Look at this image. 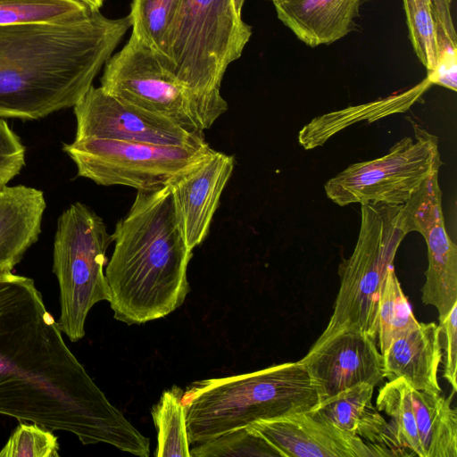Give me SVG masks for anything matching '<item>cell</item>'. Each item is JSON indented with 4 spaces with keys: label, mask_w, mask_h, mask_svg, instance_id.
I'll return each instance as SVG.
<instances>
[{
    "label": "cell",
    "mask_w": 457,
    "mask_h": 457,
    "mask_svg": "<svg viewBox=\"0 0 457 457\" xmlns=\"http://www.w3.org/2000/svg\"><path fill=\"white\" fill-rule=\"evenodd\" d=\"M0 414L148 457L149 438L66 345L33 279L0 270Z\"/></svg>",
    "instance_id": "obj_1"
},
{
    "label": "cell",
    "mask_w": 457,
    "mask_h": 457,
    "mask_svg": "<svg viewBox=\"0 0 457 457\" xmlns=\"http://www.w3.org/2000/svg\"><path fill=\"white\" fill-rule=\"evenodd\" d=\"M132 26L93 10L63 22L0 26V118L38 120L74 107Z\"/></svg>",
    "instance_id": "obj_2"
},
{
    "label": "cell",
    "mask_w": 457,
    "mask_h": 457,
    "mask_svg": "<svg viewBox=\"0 0 457 457\" xmlns=\"http://www.w3.org/2000/svg\"><path fill=\"white\" fill-rule=\"evenodd\" d=\"M112 239L105 278L114 319L143 324L167 316L184 303L192 250L167 186L137 190L129 212L117 222Z\"/></svg>",
    "instance_id": "obj_3"
},
{
    "label": "cell",
    "mask_w": 457,
    "mask_h": 457,
    "mask_svg": "<svg viewBox=\"0 0 457 457\" xmlns=\"http://www.w3.org/2000/svg\"><path fill=\"white\" fill-rule=\"evenodd\" d=\"M190 444L312 410L319 402L299 361L195 382L181 397Z\"/></svg>",
    "instance_id": "obj_4"
},
{
    "label": "cell",
    "mask_w": 457,
    "mask_h": 457,
    "mask_svg": "<svg viewBox=\"0 0 457 457\" xmlns=\"http://www.w3.org/2000/svg\"><path fill=\"white\" fill-rule=\"evenodd\" d=\"M252 33L233 0H181L157 59L195 93L223 101V76Z\"/></svg>",
    "instance_id": "obj_5"
},
{
    "label": "cell",
    "mask_w": 457,
    "mask_h": 457,
    "mask_svg": "<svg viewBox=\"0 0 457 457\" xmlns=\"http://www.w3.org/2000/svg\"><path fill=\"white\" fill-rule=\"evenodd\" d=\"M407 234L403 204H361L357 242L352 254L338 266L340 286L321 336L353 328L376 340L381 289Z\"/></svg>",
    "instance_id": "obj_6"
},
{
    "label": "cell",
    "mask_w": 457,
    "mask_h": 457,
    "mask_svg": "<svg viewBox=\"0 0 457 457\" xmlns=\"http://www.w3.org/2000/svg\"><path fill=\"white\" fill-rule=\"evenodd\" d=\"M112 242L103 219L84 204H71L58 218L53 264L60 287L57 323L72 342L85 336L90 309L110 299L104 266Z\"/></svg>",
    "instance_id": "obj_7"
},
{
    "label": "cell",
    "mask_w": 457,
    "mask_h": 457,
    "mask_svg": "<svg viewBox=\"0 0 457 457\" xmlns=\"http://www.w3.org/2000/svg\"><path fill=\"white\" fill-rule=\"evenodd\" d=\"M100 81L106 93L193 133L204 134L228 110L226 100L200 96L180 82L134 33L107 60Z\"/></svg>",
    "instance_id": "obj_8"
},
{
    "label": "cell",
    "mask_w": 457,
    "mask_h": 457,
    "mask_svg": "<svg viewBox=\"0 0 457 457\" xmlns=\"http://www.w3.org/2000/svg\"><path fill=\"white\" fill-rule=\"evenodd\" d=\"M411 123L413 137L399 140L385 155L353 163L329 179L324 185L327 196L339 206L408 201L443 165L437 137Z\"/></svg>",
    "instance_id": "obj_9"
},
{
    "label": "cell",
    "mask_w": 457,
    "mask_h": 457,
    "mask_svg": "<svg viewBox=\"0 0 457 457\" xmlns=\"http://www.w3.org/2000/svg\"><path fill=\"white\" fill-rule=\"evenodd\" d=\"M63 151L79 177L102 186H126L149 190L166 186L176 174L204 157L212 147L148 143L74 139Z\"/></svg>",
    "instance_id": "obj_10"
},
{
    "label": "cell",
    "mask_w": 457,
    "mask_h": 457,
    "mask_svg": "<svg viewBox=\"0 0 457 457\" xmlns=\"http://www.w3.org/2000/svg\"><path fill=\"white\" fill-rule=\"evenodd\" d=\"M75 139H106L163 145L199 146L204 134L190 132L167 118L151 112L92 86L73 107Z\"/></svg>",
    "instance_id": "obj_11"
},
{
    "label": "cell",
    "mask_w": 457,
    "mask_h": 457,
    "mask_svg": "<svg viewBox=\"0 0 457 457\" xmlns=\"http://www.w3.org/2000/svg\"><path fill=\"white\" fill-rule=\"evenodd\" d=\"M406 226L424 237L428 251L424 304L436 307L439 322L457 303V245L448 236L438 172L432 174L403 204Z\"/></svg>",
    "instance_id": "obj_12"
},
{
    "label": "cell",
    "mask_w": 457,
    "mask_h": 457,
    "mask_svg": "<svg viewBox=\"0 0 457 457\" xmlns=\"http://www.w3.org/2000/svg\"><path fill=\"white\" fill-rule=\"evenodd\" d=\"M298 361L307 371L319 402L361 384L375 386L385 378L383 357L375 339L353 328L320 335Z\"/></svg>",
    "instance_id": "obj_13"
},
{
    "label": "cell",
    "mask_w": 457,
    "mask_h": 457,
    "mask_svg": "<svg viewBox=\"0 0 457 457\" xmlns=\"http://www.w3.org/2000/svg\"><path fill=\"white\" fill-rule=\"evenodd\" d=\"M234 166V155L212 148L204 157L173 176L166 184L190 250L206 238Z\"/></svg>",
    "instance_id": "obj_14"
},
{
    "label": "cell",
    "mask_w": 457,
    "mask_h": 457,
    "mask_svg": "<svg viewBox=\"0 0 457 457\" xmlns=\"http://www.w3.org/2000/svg\"><path fill=\"white\" fill-rule=\"evenodd\" d=\"M281 457L390 456L379 446L352 436L311 411L250 425Z\"/></svg>",
    "instance_id": "obj_15"
},
{
    "label": "cell",
    "mask_w": 457,
    "mask_h": 457,
    "mask_svg": "<svg viewBox=\"0 0 457 457\" xmlns=\"http://www.w3.org/2000/svg\"><path fill=\"white\" fill-rule=\"evenodd\" d=\"M278 19L310 47L331 45L355 27L362 0H274Z\"/></svg>",
    "instance_id": "obj_16"
},
{
    "label": "cell",
    "mask_w": 457,
    "mask_h": 457,
    "mask_svg": "<svg viewBox=\"0 0 457 457\" xmlns=\"http://www.w3.org/2000/svg\"><path fill=\"white\" fill-rule=\"evenodd\" d=\"M441 328L434 322L419 325L395 338L382 354L388 381L404 379L415 390L441 393L437 372L442 361Z\"/></svg>",
    "instance_id": "obj_17"
},
{
    "label": "cell",
    "mask_w": 457,
    "mask_h": 457,
    "mask_svg": "<svg viewBox=\"0 0 457 457\" xmlns=\"http://www.w3.org/2000/svg\"><path fill=\"white\" fill-rule=\"evenodd\" d=\"M374 386L361 384L319 402L315 415L345 432L386 450L390 456L406 455L389 425L372 405Z\"/></svg>",
    "instance_id": "obj_18"
},
{
    "label": "cell",
    "mask_w": 457,
    "mask_h": 457,
    "mask_svg": "<svg viewBox=\"0 0 457 457\" xmlns=\"http://www.w3.org/2000/svg\"><path fill=\"white\" fill-rule=\"evenodd\" d=\"M44 193L24 185L0 190V270H12L41 233Z\"/></svg>",
    "instance_id": "obj_19"
},
{
    "label": "cell",
    "mask_w": 457,
    "mask_h": 457,
    "mask_svg": "<svg viewBox=\"0 0 457 457\" xmlns=\"http://www.w3.org/2000/svg\"><path fill=\"white\" fill-rule=\"evenodd\" d=\"M423 457H457V411L452 396L411 388Z\"/></svg>",
    "instance_id": "obj_20"
},
{
    "label": "cell",
    "mask_w": 457,
    "mask_h": 457,
    "mask_svg": "<svg viewBox=\"0 0 457 457\" xmlns=\"http://www.w3.org/2000/svg\"><path fill=\"white\" fill-rule=\"evenodd\" d=\"M376 408L391 419L389 425L399 446L423 457L408 383L403 378L387 381L378 391Z\"/></svg>",
    "instance_id": "obj_21"
},
{
    "label": "cell",
    "mask_w": 457,
    "mask_h": 457,
    "mask_svg": "<svg viewBox=\"0 0 457 457\" xmlns=\"http://www.w3.org/2000/svg\"><path fill=\"white\" fill-rule=\"evenodd\" d=\"M182 392L173 386L162 393L152 408V417L157 430V457H190L189 440L186 427Z\"/></svg>",
    "instance_id": "obj_22"
},
{
    "label": "cell",
    "mask_w": 457,
    "mask_h": 457,
    "mask_svg": "<svg viewBox=\"0 0 457 457\" xmlns=\"http://www.w3.org/2000/svg\"><path fill=\"white\" fill-rule=\"evenodd\" d=\"M377 337L383 354L390 344L419 325L395 272H387L383 284L377 316Z\"/></svg>",
    "instance_id": "obj_23"
},
{
    "label": "cell",
    "mask_w": 457,
    "mask_h": 457,
    "mask_svg": "<svg viewBox=\"0 0 457 457\" xmlns=\"http://www.w3.org/2000/svg\"><path fill=\"white\" fill-rule=\"evenodd\" d=\"M93 10L78 0H0V26L70 21Z\"/></svg>",
    "instance_id": "obj_24"
},
{
    "label": "cell",
    "mask_w": 457,
    "mask_h": 457,
    "mask_svg": "<svg viewBox=\"0 0 457 457\" xmlns=\"http://www.w3.org/2000/svg\"><path fill=\"white\" fill-rule=\"evenodd\" d=\"M181 0H133L129 13L132 33L148 46L157 58L162 54L169 29Z\"/></svg>",
    "instance_id": "obj_25"
},
{
    "label": "cell",
    "mask_w": 457,
    "mask_h": 457,
    "mask_svg": "<svg viewBox=\"0 0 457 457\" xmlns=\"http://www.w3.org/2000/svg\"><path fill=\"white\" fill-rule=\"evenodd\" d=\"M436 21L438 62L434 72L426 78L431 82L457 90V34L452 12L453 0H430Z\"/></svg>",
    "instance_id": "obj_26"
},
{
    "label": "cell",
    "mask_w": 457,
    "mask_h": 457,
    "mask_svg": "<svg viewBox=\"0 0 457 457\" xmlns=\"http://www.w3.org/2000/svg\"><path fill=\"white\" fill-rule=\"evenodd\" d=\"M189 453L190 457H281L276 448L251 426L200 443Z\"/></svg>",
    "instance_id": "obj_27"
},
{
    "label": "cell",
    "mask_w": 457,
    "mask_h": 457,
    "mask_svg": "<svg viewBox=\"0 0 457 457\" xmlns=\"http://www.w3.org/2000/svg\"><path fill=\"white\" fill-rule=\"evenodd\" d=\"M412 48L427 76L431 75L438 62L436 27L430 0H403Z\"/></svg>",
    "instance_id": "obj_28"
},
{
    "label": "cell",
    "mask_w": 457,
    "mask_h": 457,
    "mask_svg": "<svg viewBox=\"0 0 457 457\" xmlns=\"http://www.w3.org/2000/svg\"><path fill=\"white\" fill-rule=\"evenodd\" d=\"M59 444L52 430L21 423L0 451V457H58Z\"/></svg>",
    "instance_id": "obj_29"
},
{
    "label": "cell",
    "mask_w": 457,
    "mask_h": 457,
    "mask_svg": "<svg viewBox=\"0 0 457 457\" xmlns=\"http://www.w3.org/2000/svg\"><path fill=\"white\" fill-rule=\"evenodd\" d=\"M25 153L20 137L0 118V186L20 174L25 166Z\"/></svg>",
    "instance_id": "obj_30"
},
{
    "label": "cell",
    "mask_w": 457,
    "mask_h": 457,
    "mask_svg": "<svg viewBox=\"0 0 457 457\" xmlns=\"http://www.w3.org/2000/svg\"><path fill=\"white\" fill-rule=\"evenodd\" d=\"M441 334H444L445 361L444 378L457 391V303L448 315L439 322Z\"/></svg>",
    "instance_id": "obj_31"
},
{
    "label": "cell",
    "mask_w": 457,
    "mask_h": 457,
    "mask_svg": "<svg viewBox=\"0 0 457 457\" xmlns=\"http://www.w3.org/2000/svg\"><path fill=\"white\" fill-rule=\"evenodd\" d=\"M78 1H80V2L84 3L85 4H87V6H89L90 8L96 9V10H100V8L102 7V5L104 4V0H78Z\"/></svg>",
    "instance_id": "obj_32"
},
{
    "label": "cell",
    "mask_w": 457,
    "mask_h": 457,
    "mask_svg": "<svg viewBox=\"0 0 457 457\" xmlns=\"http://www.w3.org/2000/svg\"><path fill=\"white\" fill-rule=\"evenodd\" d=\"M234 1V5H235V9L236 11L241 14L242 13V8L244 6V4L245 2V0H233Z\"/></svg>",
    "instance_id": "obj_33"
},
{
    "label": "cell",
    "mask_w": 457,
    "mask_h": 457,
    "mask_svg": "<svg viewBox=\"0 0 457 457\" xmlns=\"http://www.w3.org/2000/svg\"><path fill=\"white\" fill-rule=\"evenodd\" d=\"M266 1L273 2L274 0H266Z\"/></svg>",
    "instance_id": "obj_34"
},
{
    "label": "cell",
    "mask_w": 457,
    "mask_h": 457,
    "mask_svg": "<svg viewBox=\"0 0 457 457\" xmlns=\"http://www.w3.org/2000/svg\"><path fill=\"white\" fill-rule=\"evenodd\" d=\"M2 187H3V186H0V190H1Z\"/></svg>",
    "instance_id": "obj_35"
}]
</instances>
